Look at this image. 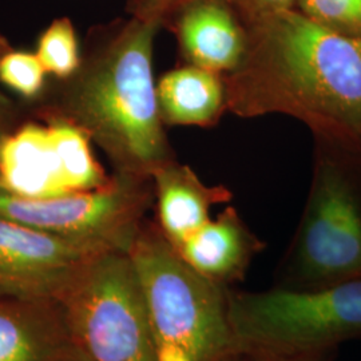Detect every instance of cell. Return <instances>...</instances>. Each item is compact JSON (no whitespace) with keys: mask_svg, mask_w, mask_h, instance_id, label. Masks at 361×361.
<instances>
[{"mask_svg":"<svg viewBox=\"0 0 361 361\" xmlns=\"http://www.w3.org/2000/svg\"><path fill=\"white\" fill-rule=\"evenodd\" d=\"M240 65L224 80L226 110L286 114L340 142H361V38L295 10L250 23Z\"/></svg>","mask_w":361,"mask_h":361,"instance_id":"6da1fadb","label":"cell"},{"mask_svg":"<svg viewBox=\"0 0 361 361\" xmlns=\"http://www.w3.org/2000/svg\"><path fill=\"white\" fill-rule=\"evenodd\" d=\"M161 25L131 16L97 30L71 77L62 79L38 116L61 118L104 150L116 173L152 178L173 161L153 71Z\"/></svg>","mask_w":361,"mask_h":361,"instance_id":"7a4b0ae2","label":"cell"},{"mask_svg":"<svg viewBox=\"0 0 361 361\" xmlns=\"http://www.w3.org/2000/svg\"><path fill=\"white\" fill-rule=\"evenodd\" d=\"M158 361H225L241 352L229 320V286L193 269L154 222L130 245Z\"/></svg>","mask_w":361,"mask_h":361,"instance_id":"3957f363","label":"cell"},{"mask_svg":"<svg viewBox=\"0 0 361 361\" xmlns=\"http://www.w3.org/2000/svg\"><path fill=\"white\" fill-rule=\"evenodd\" d=\"M229 320L238 348L314 353L361 338V279L314 289H229Z\"/></svg>","mask_w":361,"mask_h":361,"instance_id":"277c9868","label":"cell"},{"mask_svg":"<svg viewBox=\"0 0 361 361\" xmlns=\"http://www.w3.org/2000/svg\"><path fill=\"white\" fill-rule=\"evenodd\" d=\"M74 341L92 361H158L128 252L92 258L61 300Z\"/></svg>","mask_w":361,"mask_h":361,"instance_id":"5b68a950","label":"cell"},{"mask_svg":"<svg viewBox=\"0 0 361 361\" xmlns=\"http://www.w3.org/2000/svg\"><path fill=\"white\" fill-rule=\"evenodd\" d=\"M154 200L153 178L116 173L104 188L47 200L0 192V216L102 252H128Z\"/></svg>","mask_w":361,"mask_h":361,"instance_id":"8992f818","label":"cell"},{"mask_svg":"<svg viewBox=\"0 0 361 361\" xmlns=\"http://www.w3.org/2000/svg\"><path fill=\"white\" fill-rule=\"evenodd\" d=\"M38 118L6 137L0 150V192L47 200L99 189L111 180L85 131L61 118Z\"/></svg>","mask_w":361,"mask_h":361,"instance_id":"52a82bcc","label":"cell"},{"mask_svg":"<svg viewBox=\"0 0 361 361\" xmlns=\"http://www.w3.org/2000/svg\"><path fill=\"white\" fill-rule=\"evenodd\" d=\"M361 279V207L335 169H322L277 286L314 289Z\"/></svg>","mask_w":361,"mask_h":361,"instance_id":"ba28073f","label":"cell"},{"mask_svg":"<svg viewBox=\"0 0 361 361\" xmlns=\"http://www.w3.org/2000/svg\"><path fill=\"white\" fill-rule=\"evenodd\" d=\"M102 253L0 216V296L61 301Z\"/></svg>","mask_w":361,"mask_h":361,"instance_id":"9c48e42d","label":"cell"},{"mask_svg":"<svg viewBox=\"0 0 361 361\" xmlns=\"http://www.w3.org/2000/svg\"><path fill=\"white\" fill-rule=\"evenodd\" d=\"M75 345L62 301L0 296V361H58Z\"/></svg>","mask_w":361,"mask_h":361,"instance_id":"30bf717a","label":"cell"},{"mask_svg":"<svg viewBox=\"0 0 361 361\" xmlns=\"http://www.w3.org/2000/svg\"><path fill=\"white\" fill-rule=\"evenodd\" d=\"M264 246L238 212L226 207L174 249L198 273L231 288L245 279L253 258Z\"/></svg>","mask_w":361,"mask_h":361,"instance_id":"8fae6325","label":"cell"},{"mask_svg":"<svg viewBox=\"0 0 361 361\" xmlns=\"http://www.w3.org/2000/svg\"><path fill=\"white\" fill-rule=\"evenodd\" d=\"M177 13L174 31L190 65L219 75L237 68L245 54L246 32L226 0H198Z\"/></svg>","mask_w":361,"mask_h":361,"instance_id":"7c38bea8","label":"cell"},{"mask_svg":"<svg viewBox=\"0 0 361 361\" xmlns=\"http://www.w3.org/2000/svg\"><path fill=\"white\" fill-rule=\"evenodd\" d=\"M157 225L174 246L210 221L212 207L229 202L232 193L225 186H209L192 169L174 159L153 174Z\"/></svg>","mask_w":361,"mask_h":361,"instance_id":"4fadbf2b","label":"cell"},{"mask_svg":"<svg viewBox=\"0 0 361 361\" xmlns=\"http://www.w3.org/2000/svg\"><path fill=\"white\" fill-rule=\"evenodd\" d=\"M157 97L166 125L209 126L226 110L222 78L193 65L166 73L157 83Z\"/></svg>","mask_w":361,"mask_h":361,"instance_id":"5bb4252c","label":"cell"},{"mask_svg":"<svg viewBox=\"0 0 361 361\" xmlns=\"http://www.w3.org/2000/svg\"><path fill=\"white\" fill-rule=\"evenodd\" d=\"M37 56L47 74L62 80L71 77L82 61L77 31L68 18H58L38 39Z\"/></svg>","mask_w":361,"mask_h":361,"instance_id":"9a60e30c","label":"cell"},{"mask_svg":"<svg viewBox=\"0 0 361 361\" xmlns=\"http://www.w3.org/2000/svg\"><path fill=\"white\" fill-rule=\"evenodd\" d=\"M46 70L37 54L11 51L0 62V82L26 99L38 98L46 85Z\"/></svg>","mask_w":361,"mask_h":361,"instance_id":"2e32d148","label":"cell"},{"mask_svg":"<svg viewBox=\"0 0 361 361\" xmlns=\"http://www.w3.org/2000/svg\"><path fill=\"white\" fill-rule=\"evenodd\" d=\"M301 13L317 23L361 38V0H298Z\"/></svg>","mask_w":361,"mask_h":361,"instance_id":"e0dca14e","label":"cell"},{"mask_svg":"<svg viewBox=\"0 0 361 361\" xmlns=\"http://www.w3.org/2000/svg\"><path fill=\"white\" fill-rule=\"evenodd\" d=\"M198 0H128L133 16L143 20L158 22L161 26L180 10Z\"/></svg>","mask_w":361,"mask_h":361,"instance_id":"ac0fdd59","label":"cell"},{"mask_svg":"<svg viewBox=\"0 0 361 361\" xmlns=\"http://www.w3.org/2000/svg\"><path fill=\"white\" fill-rule=\"evenodd\" d=\"M235 4L247 23H255L274 13L293 10L298 0H226Z\"/></svg>","mask_w":361,"mask_h":361,"instance_id":"d6986e66","label":"cell"},{"mask_svg":"<svg viewBox=\"0 0 361 361\" xmlns=\"http://www.w3.org/2000/svg\"><path fill=\"white\" fill-rule=\"evenodd\" d=\"M247 361H334L335 350L314 353H274L265 350H246Z\"/></svg>","mask_w":361,"mask_h":361,"instance_id":"ffe728a7","label":"cell"},{"mask_svg":"<svg viewBox=\"0 0 361 361\" xmlns=\"http://www.w3.org/2000/svg\"><path fill=\"white\" fill-rule=\"evenodd\" d=\"M13 109L7 101L0 98V150L6 137L13 131L16 126H13Z\"/></svg>","mask_w":361,"mask_h":361,"instance_id":"44dd1931","label":"cell"},{"mask_svg":"<svg viewBox=\"0 0 361 361\" xmlns=\"http://www.w3.org/2000/svg\"><path fill=\"white\" fill-rule=\"evenodd\" d=\"M58 361H92L90 357L75 345V348L71 349L68 353H66L65 356H62Z\"/></svg>","mask_w":361,"mask_h":361,"instance_id":"7402d4cb","label":"cell"},{"mask_svg":"<svg viewBox=\"0 0 361 361\" xmlns=\"http://www.w3.org/2000/svg\"><path fill=\"white\" fill-rule=\"evenodd\" d=\"M11 50H13V47H11L10 42L0 34V62L4 58V55L8 54Z\"/></svg>","mask_w":361,"mask_h":361,"instance_id":"603a6c76","label":"cell"},{"mask_svg":"<svg viewBox=\"0 0 361 361\" xmlns=\"http://www.w3.org/2000/svg\"><path fill=\"white\" fill-rule=\"evenodd\" d=\"M225 361H247V359H246V355L244 352H238V353L233 355L228 360Z\"/></svg>","mask_w":361,"mask_h":361,"instance_id":"cb8c5ba5","label":"cell"}]
</instances>
